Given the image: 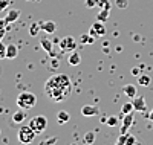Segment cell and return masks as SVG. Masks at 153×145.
I'll use <instances>...</instances> for the list:
<instances>
[{
    "instance_id": "6da1fadb",
    "label": "cell",
    "mask_w": 153,
    "mask_h": 145,
    "mask_svg": "<svg viewBox=\"0 0 153 145\" xmlns=\"http://www.w3.org/2000/svg\"><path fill=\"white\" fill-rule=\"evenodd\" d=\"M72 90L71 78L66 73H55L45 84V93L52 102H63L69 98Z\"/></svg>"
},
{
    "instance_id": "7a4b0ae2",
    "label": "cell",
    "mask_w": 153,
    "mask_h": 145,
    "mask_svg": "<svg viewBox=\"0 0 153 145\" xmlns=\"http://www.w3.org/2000/svg\"><path fill=\"white\" fill-rule=\"evenodd\" d=\"M37 104V96L32 93V92H22V93L17 96V105L19 109L23 110H29L34 109Z\"/></svg>"
},
{
    "instance_id": "3957f363",
    "label": "cell",
    "mask_w": 153,
    "mask_h": 145,
    "mask_svg": "<svg viewBox=\"0 0 153 145\" xmlns=\"http://www.w3.org/2000/svg\"><path fill=\"white\" fill-rule=\"evenodd\" d=\"M37 133L32 130V127L28 124V125H22L19 128V133H17V138L22 144H31L34 139H35Z\"/></svg>"
},
{
    "instance_id": "277c9868",
    "label": "cell",
    "mask_w": 153,
    "mask_h": 145,
    "mask_svg": "<svg viewBox=\"0 0 153 145\" xmlns=\"http://www.w3.org/2000/svg\"><path fill=\"white\" fill-rule=\"evenodd\" d=\"M29 125L32 127V130L35 131L37 135H40V133H43V131L46 130V127H48V119H46V116L38 115V116L31 118Z\"/></svg>"
},
{
    "instance_id": "5b68a950",
    "label": "cell",
    "mask_w": 153,
    "mask_h": 145,
    "mask_svg": "<svg viewBox=\"0 0 153 145\" xmlns=\"http://www.w3.org/2000/svg\"><path fill=\"white\" fill-rule=\"evenodd\" d=\"M106 32H107V29H106V26H104V21H100V20H97L95 23H92L91 29H89V34H91L92 37H95V38L104 37Z\"/></svg>"
},
{
    "instance_id": "8992f818",
    "label": "cell",
    "mask_w": 153,
    "mask_h": 145,
    "mask_svg": "<svg viewBox=\"0 0 153 145\" xmlns=\"http://www.w3.org/2000/svg\"><path fill=\"white\" fill-rule=\"evenodd\" d=\"M58 46L61 50H75L76 47V41L74 40L72 37H65V38H61V40L58 41Z\"/></svg>"
},
{
    "instance_id": "52a82bcc",
    "label": "cell",
    "mask_w": 153,
    "mask_h": 145,
    "mask_svg": "<svg viewBox=\"0 0 153 145\" xmlns=\"http://www.w3.org/2000/svg\"><path fill=\"white\" fill-rule=\"evenodd\" d=\"M132 104H133V110L135 112H146L147 109V104H146V99L143 96H135L132 98Z\"/></svg>"
},
{
    "instance_id": "ba28073f",
    "label": "cell",
    "mask_w": 153,
    "mask_h": 145,
    "mask_svg": "<svg viewBox=\"0 0 153 145\" xmlns=\"http://www.w3.org/2000/svg\"><path fill=\"white\" fill-rule=\"evenodd\" d=\"M133 121H135L133 113H127V115H124V121H123V125H121V133H127V131H129V128L132 127Z\"/></svg>"
},
{
    "instance_id": "9c48e42d",
    "label": "cell",
    "mask_w": 153,
    "mask_h": 145,
    "mask_svg": "<svg viewBox=\"0 0 153 145\" xmlns=\"http://www.w3.org/2000/svg\"><path fill=\"white\" fill-rule=\"evenodd\" d=\"M100 113V109L95 107V105H83L81 107V115L86 118H91V116H97Z\"/></svg>"
},
{
    "instance_id": "30bf717a",
    "label": "cell",
    "mask_w": 153,
    "mask_h": 145,
    "mask_svg": "<svg viewBox=\"0 0 153 145\" xmlns=\"http://www.w3.org/2000/svg\"><path fill=\"white\" fill-rule=\"evenodd\" d=\"M42 26V31H45L46 34H54L57 31V24L52 20H46V21H40Z\"/></svg>"
},
{
    "instance_id": "8fae6325",
    "label": "cell",
    "mask_w": 153,
    "mask_h": 145,
    "mask_svg": "<svg viewBox=\"0 0 153 145\" xmlns=\"http://www.w3.org/2000/svg\"><path fill=\"white\" fill-rule=\"evenodd\" d=\"M40 46L43 47V50H46V52H48L49 57H55V55H54V49H52L54 43L51 41L49 38H42V40H40Z\"/></svg>"
},
{
    "instance_id": "7c38bea8",
    "label": "cell",
    "mask_w": 153,
    "mask_h": 145,
    "mask_svg": "<svg viewBox=\"0 0 153 145\" xmlns=\"http://www.w3.org/2000/svg\"><path fill=\"white\" fill-rule=\"evenodd\" d=\"M19 17H20V9H9L5 16V21L6 23H14Z\"/></svg>"
},
{
    "instance_id": "4fadbf2b",
    "label": "cell",
    "mask_w": 153,
    "mask_h": 145,
    "mask_svg": "<svg viewBox=\"0 0 153 145\" xmlns=\"http://www.w3.org/2000/svg\"><path fill=\"white\" fill-rule=\"evenodd\" d=\"M19 55V47L16 44H8L6 46V58L8 60H14Z\"/></svg>"
},
{
    "instance_id": "5bb4252c",
    "label": "cell",
    "mask_w": 153,
    "mask_h": 145,
    "mask_svg": "<svg viewBox=\"0 0 153 145\" xmlns=\"http://www.w3.org/2000/svg\"><path fill=\"white\" fill-rule=\"evenodd\" d=\"M69 119H71V115H69L66 110H60V112L57 113V122H58L60 125L69 122Z\"/></svg>"
},
{
    "instance_id": "9a60e30c",
    "label": "cell",
    "mask_w": 153,
    "mask_h": 145,
    "mask_svg": "<svg viewBox=\"0 0 153 145\" xmlns=\"http://www.w3.org/2000/svg\"><path fill=\"white\" fill-rule=\"evenodd\" d=\"M68 63H69L71 66H78V64L81 63V55L78 54V52H74V50H72V54H71L69 58H68Z\"/></svg>"
},
{
    "instance_id": "2e32d148",
    "label": "cell",
    "mask_w": 153,
    "mask_h": 145,
    "mask_svg": "<svg viewBox=\"0 0 153 145\" xmlns=\"http://www.w3.org/2000/svg\"><path fill=\"white\" fill-rule=\"evenodd\" d=\"M109 16H110V8H101L100 12L97 14V20L106 23V20L109 18Z\"/></svg>"
},
{
    "instance_id": "e0dca14e",
    "label": "cell",
    "mask_w": 153,
    "mask_h": 145,
    "mask_svg": "<svg viewBox=\"0 0 153 145\" xmlns=\"http://www.w3.org/2000/svg\"><path fill=\"white\" fill-rule=\"evenodd\" d=\"M25 118H26V113H25V110H23V109H19L14 115H12V121H14L16 124H20V122L25 121Z\"/></svg>"
},
{
    "instance_id": "ac0fdd59",
    "label": "cell",
    "mask_w": 153,
    "mask_h": 145,
    "mask_svg": "<svg viewBox=\"0 0 153 145\" xmlns=\"http://www.w3.org/2000/svg\"><path fill=\"white\" fill-rule=\"evenodd\" d=\"M123 92L129 96V98H135L136 96V87L133 86V84H126L124 87H123Z\"/></svg>"
},
{
    "instance_id": "d6986e66",
    "label": "cell",
    "mask_w": 153,
    "mask_h": 145,
    "mask_svg": "<svg viewBox=\"0 0 153 145\" xmlns=\"http://www.w3.org/2000/svg\"><path fill=\"white\" fill-rule=\"evenodd\" d=\"M40 31H42L40 21H37V23H31V26H29V35H31V37H37L38 34H40Z\"/></svg>"
},
{
    "instance_id": "ffe728a7",
    "label": "cell",
    "mask_w": 153,
    "mask_h": 145,
    "mask_svg": "<svg viewBox=\"0 0 153 145\" xmlns=\"http://www.w3.org/2000/svg\"><path fill=\"white\" fill-rule=\"evenodd\" d=\"M95 138H97L95 131H87V133H84L83 141H84V144H87V145H92V144L95 142Z\"/></svg>"
},
{
    "instance_id": "44dd1931",
    "label": "cell",
    "mask_w": 153,
    "mask_h": 145,
    "mask_svg": "<svg viewBox=\"0 0 153 145\" xmlns=\"http://www.w3.org/2000/svg\"><path fill=\"white\" fill-rule=\"evenodd\" d=\"M95 41V37H92L91 34H84L80 37V43L81 44H92Z\"/></svg>"
},
{
    "instance_id": "7402d4cb",
    "label": "cell",
    "mask_w": 153,
    "mask_h": 145,
    "mask_svg": "<svg viewBox=\"0 0 153 145\" xmlns=\"http://www.w3.org/2000/svg\"><path fill=\"white\" fill-rule=\"evenodd\" d=\"M150 81H152V80H150L149 75H144V73H143V75L138 76V84L143 86V87H147V86L150 84Z\"/></svg>"
},
{
    "instance_id": "603a6c76",
    "label": "cell",
    "mask_w": 153,
    "mask_h": 145,
    "mask_svg": "<svg viewBox=\"0 0 153 145\" xmlns=\"http://www.w3.org/2000/svg\"><path fill=\"white\" fill-rule=\"evenodd\" d=\"M132 112H133V104H132V102H126V104H123V109H121V113H123V115L132 113Z\"/></svg>"
},
{
    "instance_id": "cb8c5ba5",
    "label": "cell",
    "mask_w": 153,
    "mask_h": 145,
    "mask_svg": "<svg viewBox=\"0 0 153 145\" xmlns=\"http://www.w3.org/2000/svg\"><path fill=\"white\" fill-rule=\"evenodd\" d=\"M115 5H117V8H120V9H126L127 6H129V0H115Z\"/></svg>"
},
{
    "instance_id": "d4e9b609",
    "label": "cell",
    "mask_w": 153,
    "mask_h": 145,
    "mask_svg": "<svg viewBox=\"0 0 153 145\" xmlns=\"http://www.w3.org/2000/svg\"><path fill=\"white\" fill-rule=\"evenodd\" d=\"M106 124H107L109 127H117V124H118V118H117V116H110V118H107Z\"/></svg>"
},
{
    "instance_id": "484cf974",
    "label": "cell",
    "mask_w": 153,
    "mask_h": 145,
    "mask_svg": "<svg viewBox=\"0 0 153 145\" xmlns=\"http://www.w3.org/2000/svg\"><path fill=\"white\" fill-rule=\"evenodd\" d=\"M97 6L101 9V8H110V2L109 0H97Z\"/></svg>"
},
{
    "instance_id": "4316f807",
    "label": "cell",
    "mask_w": 153,
    "mask_h": 145,
    "mask_svg": "<svg viewBox=\"0 0 153 145\" xmlns=\"http://www.w3.org/2000/svg\"><path fill=\"white\" fill-rule=\"evenodd\" d=\"M3 58H6V46L0 41V60H3Z\"/></svg>"
},
{
    "instance_id": "83f0119b",
    "label": "cell",
    "mask_w": 153,
    "mask_h": 145,
    "mask_svg": "<svg viewBox=\"0 0 153 145\" xmlns=\"http://www.w3.org/2000/svg\"><path fill=\"white\" fill-rule=\"evenodd\" d=\"M127 135H129V133H121V136L118 138L117 144H118V145H126V141H127Z\"/></svg>"
},
{
    "instance_id": "f1b7e54d",
    "label": "cell",
    "mask_w": 153,
    "mask_h": 145,
    "mask_svg": "<svg viewBox=\"0 0 153 145\" xmlns=\"http://www.w3.org/2000/svg\"><path fill=\"white\" fill-rule=\"evenodd\" d=\"M138 141H136V138L133 136V135H127V141H126V145H133V144H136Z\"/></svg>"
},
{
    "instance_id": "f546056e",
    "label": "cell",
    "mask_w": 153,
    "mask_h": 145,
    "mask_svg": "<svg viewBox=\"0 0 153 145\" xmlns=\"http://www.w3.org/2000/svg\"><path fill=\"white\" fill-rule=\"evenodd\" d=\"M11 3V0H0V11H5Z\"/></svg>"
},
{
    "instance_id": "4dcf8cb0",
    "label": "cell",
    "mask_w": 153,
    "mask_h": 145,
    "mask_svg": "<svg viewBox=\"0 0 153 145\" xmlns=\"http://www.w3.org/2000/svg\"><path fill=\"white\" fill-rule=\"evenodd\" d=\"M86 5L89 8H92V6H97V0H86Z\"/></svg>"
},
{
    "instance_id": "1f68e13d",
    "label": "cell",
    "mask_w": 153,
    "mask_h": 145,
    "mask_svg": "<svg viewBox=\"0 0 153 145\" xmlns=\"http://www.w3.org/2000/svg\"><path fill=\"white\" fill-rule=\"evenodd\" d=\"M5 28H6V21H5V18H0V31H5Z\"/></svg>"
},
{
    "instance_id": "d6a6232c",
    "label": "cell",
    "mask_w": 153,
    "mask_h": 145,
    "mask_svg": "<svg viewBox=\"0 0 153 145\" xmlns=\"http://www.w3.org/2000/svg\"><path fill=\"white\" fill-rule=\"evenodd\" d=\"M139 72H141V70H139V67H133V69H132V75H135V76H139V75H141Z\"/></svg>"
},
{
    "instance_id": "836d02e7",
    "label": "cell",
    "mask_w": 153,
    "mask_h": 145,
    "mask_svg": "<svg viewBox=\"0 0 153 145\" xmlns=\"http://www.w3.org/2000/svg\"><path fill=\"white\" fill-rule=\"evenodd\" d=\"M3 37H5V31H0V41L3 40Z\"/></svg>"
},
{
    "instance_id": "e575fe53",
    "label": "cell",
    "mask_w": 153,
    "mask_h": 145,
    "mask_svg": "<svg viewBox=\"0 0 153 145\" xmlns=\"http://www.w3.org/2000/svg\"><path fill=\"white\" fill-rule=\"evenodd\" d=\"M52 66H54V67H57V66H58V61H57V58H54V61H52Z\"/></svg>"
},
{
    "instance_id": "d590c367",
    "label": "cell",
    "mask_w": 153,
    "mask_h": 145,
    "mask_svg": "<svg viewBox=\"0 0 153 145\" xmlns=\"http://www.w3.org/2000/svg\"><path fill=\"white\" fill-rule=\"evenodd\" d=\"M149 118H150V121H152V122H153V112H152V113H150V115H149Z\"/></svg>"
}]
</instances>
